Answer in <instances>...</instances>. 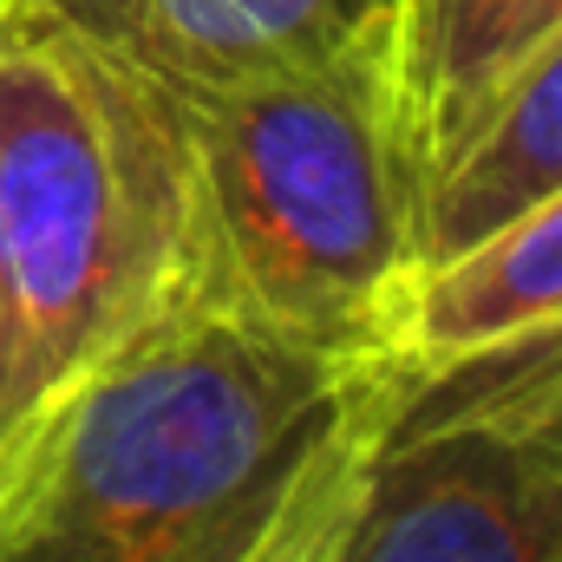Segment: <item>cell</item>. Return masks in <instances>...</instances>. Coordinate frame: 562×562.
I'll use <instances>...</instances> for the list:
<instances>
[{
	"instance_id": "3",
	"label": "cell",
	"mask_w": 562,
	"mask_h": 562,
	"mask_svg": "<svg viewBox=\"0 0 562 562\" xmlns=\"http://www.w3.org/2000/svg\"><path fill=\"white\" fill-rule=\"evenodd\" d=\"M183 294L177 112L0 0V431Z\"/></svg>"
},
{
	"instance_id": "5",
	"label": "cell",
	"mask_w": 562,
	"mask_h": 562,
	"mask_svg": "<svg viewBox=\"0 0 562 562\" xmlns=\"http://www.w3.org/2000/svg\"><path fill=\"white\" fill-rule=\"evenodd\" d=\"M86 53L125 66L164 99H190L269 66L314 59L400 0H7Z\"/></svg>"
},
{
	"instance_id": "8",
	"label": "cell",
	"mask_w": 562,
	"mask_h": 562,
	"mask_svg": "<svg viewBox=\"0 0 562 562\" xmlns=\"http://www.w3.org/2000/svg\"><path fill=\"white\" fill-rule=\"evenodd\" d=\"M562 26V0H400L393 53L425 170L464 138L504 72Z\"/></svg>"
},
{
	"instance_id": "6",
	"label": "cell",
	"mask_w": 562,
	"mask_h": 562,
	"mask_svg": "<svg viewBox=\"0 0 562 562\" xmlns=\"http://www.w3.org/2000/svg\"><path fill=\"white\" fill-rule=\"evenodd\" d=\"M562 183V26L543 33L504 86L484 99V112L464 125L431 170H425V269L464 243H477L510 210L537 203ZM419 269V276H425Z\"/></svg>"
},
{
	"instance_id": "1",
	"label": "cell",
	"mask_w": 562,
	"mask_h": 562,
	"mask_svg": "<svg viewBox=\"0 0 562 562\" xmlns=\"http://www.w3.org/2000/svg\"><path fill=\"white\" fill-rule=\"evenodd\" d=\"M386 386L393 367L170 294L0 431V562H256Z\"/></svg>"
},
{
	"instance_id": "7",
	"label": "cell",
	"mask_w": 562,
	"mask_h": 562,
	"mask_svg": "<svg viewBox=\"0 0 562 562\" xmlns=\"http://www.w3.org/2000/svg\"><path fill=\"white\" fill-rule=\"evenodd\" d=\"M543 321H562V183L425 269L413 288L406 360H445Z\"/></svg>"
},
{
	"instance_id": "2",
	"label": "cell",
	"mask_w": 562,
	"mask_h": 562,
	"mask_svg": "<svg viewBox=\"0 0 562 562\" xmlns=\"http://www.w3.org/2000/svg\"><path fill=\"white\" fill-rule=\"evenodd\" d=\"M170 112L183 144V294L314 353L400 367L425 269V157L393 20L170 99Z\"/></svg>"
},
{
	"instance_id": "4",
	"label": "cell",
	"mask_w": 562,
	"mask_h": 562,
	"mask_svg": "<svg viewBox=\"0 0 562 562\" xmlns=\"http://www.w3.org/2000/svg\"><path fill=\"white\" fill-rule=\"evenodd\" d=\"M327 562H562V321L393 367Z\"/></svg>"
},
{
	"instance_id": "9",
	"label": "cell",
	"mask_w": 562,
	"mask_h": 562,
	"mask_svg": "<svg viewBox=\"0 0 562 562\" xmlns=\"http://www.w3.org/2000/svg\"><path fill=\"white\" fill-rule=\"evenodd\" d=\"M367 438H373V431H367ZM367 438H360V451H347V458L301 497V510L269 537V550H262L256 562H327L334 557V537H340V524H347V504H353V477H360Z\"/></svg>"
}]
</instances>
